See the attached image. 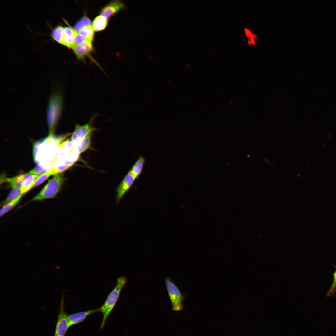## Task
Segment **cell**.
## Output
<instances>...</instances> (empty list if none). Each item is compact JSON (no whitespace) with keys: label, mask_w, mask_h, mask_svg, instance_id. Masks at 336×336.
Instances as JSON below:
<instances>
[{"label":"cell","mask_w":336,"mask_h":336,"mask_svg":"<svg viewBox=\"0 0 336 336\" xmlns=\"http://www.w3.org/2000/svg\"><path fill=\"white\" fill-rule=\"evenodd\" d=\"M127 280L124 276L118 278L114 287L108 296L102 306L100 307V312L103 314V319L100 325V329L104 326L109 315L113 310L118 301L121 291L126 285Z\"/></svg>","instance_id":"6da1fadb"},{"label":"cell","mask_w":336,"mask_h":336,"mask_svg":"<svg viewBox=\"0 0 336 336\" xmlns=\"http://www.w3.org/2000/svg\"><path fill=\"white\" fill-rule=\"evenodd\" d=\"M63 181V177L61 173L54 175L31 201H41L54 198L61 189Z\"/></svg>","instance_id":"7a4b0ae2"},{"label":"cell","mask_w":336,"mask_h":336,"mask_svg":"<svg viewBox=\"0 0 336 336\" xmlns=\"http://www.w3.org/2000/svg\"><path fill=\"white\" fill-rule=\"evenodd\" d=\"M62 99L61 96L56 94L51 97L48 103L47 118L50 135H52L62 111Z\"/></svg>","instance_id":"3957f363"},{"label":"cell","mask_w":336,"mask_h":336,"mask_svg":"<svg viewBox=\"0 0 336 336\" xmlns=\"http://www.w3.org/2000/svg\"><path fill=\"white\" fill-rule=\"evenodd\" d=\"M165 281L172 310L175 311L182 310L183 307V295L175 284L170 278H166Z\"/></svg>","instance_id":"277c9868"},{"label":"cell","mask_w":336,"mask_h":336,"mask_svg":"<svg viewBox=\"0 0 336 336\" xmlns=\"http://www.w3.org/2000/svg\"><path fill=\"white\" fill-rule=\"evenodd\" d=\"M64 295L63 293L54 336H65L70 327L68 319V315L64 309Z\"/></svg>","instance_id":"5b68a950"},{"label":"cell","mask_w":336,"mask_h":336,"mask_svg":"<svg viewBox=\"0 0 336 336\" xmlns=\"http://www.w3.org/2000/svg\"><path fill=\"white\" fill-rule=\"evenodd\" d=\"M95 117L96 116L95 115L92 117L88 123L84 125H81L77 124L75 125V130L72 133L71 138L74 145L78 143L87 135L96 130L93 126L92 124Z\"/></svg>","instance_id":"8992f818"},{"label":"cell","mask_w":336,"mask_h":336,"mask_svg":"<svg viewBox=\"0 0 336 336\" xmlns=\"http://www.w3.org/2000/svg\"><path fill=\"white\" fill-rule=\"evenodd\" d=\"M136 179L130 171L126 175L116 189L117 203L130 189Z\"/></svg>","instance_id":"52a82bcc"},{"label":"cell","mask_w":336,"mask_h":336,"mask_svg":"<svg viewBox=\"0 0 336 336\" xmlns=\"http://www.w3.org/2000/svg\"><path fill=\"white\" fill-rule=\"evenodd\" d=\"M125 7L124 4L119 0L112 1L102 8L100 14L107 18L114 15L120 10Z\"/></svg>","instance_id":"ba28073f"},{"label":"cell","mask_w":336,"mask_h":336,"mask_svg":"<svg viewBox=\"0 0 336 336\" xmlns=\"http://www.w3.org/2000/svg\"><path fill=\"white\" fill-rule=\"evenodd\" d=\"M92 41L87 40L79 45H74L72 48L78 59L84 61L86 56L93 50Z\"/></svg>","instance_id":"9c48e42d"},{"label":"cell","mask_w":336,"mask_h":336,"mask_svg":"<svg viewBox=\"0 0 336 336\" xmlns=\"http://www.w3.org/2000/svg\"><path fill=\"white\" fill-rule=\"evenodd\" d=\"M100 311V308L72 314L68 316L69 326L70 327L82 322L89 315Z\"/></svg>","instance_id":"30bf717a"},{"label":"cell","mask_w":336,"mask_h":336,"mask_svg":"<svg viewBox=\"0 0 336 336\" xmlns=\"http://www.w3.org/2000/svg\"><path fill=\"white\" fill-rule=\"evenodd\" d=\"M75 31L73 28L70 26L64 27L62 45L66 46L69 49L72 48L74 46L73 37Z\"/></svg>","instance_id":"8fae6325"},{"label":"cell","mask_w":336,"mask_h":336,"mask_svg":"<svg viewBox=\"0 0 336 336\" xmlns=\"http://www.w3.org/2000/svg\"><path fill=\"white\" fill-rule=\"evenodd\" d=\"M29 175V174L27 173L21 174L12 178L5 177L2 179V182L8 183L12 188L21 189L24 180Z\"/></svg>","instance_id":"7c38bea8"},{"label":"cell","mask_w":336,"mask_h":336,"mask_svg":"<svg viewBox=\"0 0 336 336\" xmlns=\"http://www.w3.org/2000/svg\"><path fill=\"white\" fill-rule=\"evenodd\" d=\"M92 133H89L78 143L74 145V150L80 154L89 149L91 146Z\"/></svg>","instance_id":"4fadbf2b"},{"label":"cell","mask_w":336,"mask_h":336,"mask_svg":"<svg viewBox=\"0 0 336 336\" xmlns=\"http://www.w3.org/2000/svg\"><path fill=\"white\" fill-rule=\"evenodd\" d=\"M145 159L142 156H140L133 165L131 170V172L136 179L138 178L141 174L144 166Z\"/></svg>","instance_id":"5bb4252c"},{"label":"cell","mask_w":336,"mask_h":336,"mask_svg":"<svg viewBox=\"0 0 336 336\" xmlns=\"http://www.w3.org/2000/svg\"><path fill=\"white\" fill-rule=\"evenodd\" d=\"M107 24V18L102 15H100L94 19L92 22V26L94 31L98 32L105 29Z\"/></svg>","instance_id":"9a60e30c"},{"label":"cell","mask_w":336,"mask_h":336,"mask_svg":"<svg viewBox=\"0 0 336 336\" xmlns=\"http://www.w3.org/2000/svg\"><path fill=\"white\" fill-rule=\"evenodd\" d=\"M40 175L29 174L24 180L22 186L21 188V193L23 195L28 192L32 188L34 183Z\"/></svg>","instance_id":"2e32d148"},{"label":"cell","mask_w":336,"mask_h":336,"mask_svg":"<svg viewBox=\"0 0 336 336\" xmlns=\"http://www.w3.org/2000/svg\"><path fill=\"white\" fill-rule=\"evenodd\" d=\"M63 28L64 27L61 25H58L52 29L51 33L52 39L61 44L63 35Z\"/></svg>","instance_id":"e0dca14e"},{"label":"cell","mask_w":336,"mask_h":336,"mask_svg":"<svg viewBox=\"0 0 336 336\" xmlns=\"http://www.w3.org/2000/svg\"><path fill=\"white\" fill-rule=\"evenodd\" d=\"M23 195H21L13 201L3 205L0 211V217L3 216L15 207L19 203Z\"/></svg>","instance_id":"ac0fdd59"},{"label":"cell","mask_w":336,"mask_h":336,"mask_svg":"<svg viewBox=\"0 0 336 336\" xmlns=\"http://www.w3.org/2000/svg\"><path fill=\"white\" fill-rule=\"evenodd\" d=\"M55 175V174L54 169L53 167L52 168L46 172L40 175L37 178L34 183L32 188L36 187L41 184L50 176Z\"/></svg>","instance_id":"d6986e66"},{"label":"cell","mask_w":336,"mask_h":336,"mask_svg":"<svg viewBox=\"0 0 336 336\" xmlns=\"http://www.w3.org/2000/svg\"><path fill=\"white\" fill-rule=\"evenodd\" d=\"M21 195V188H12L9 192L6 198L1 203V205L3 206L6 204L11 202L17 198Z\"/></svg>","instance_id":"ffe728a7"},{"label":"cell","mask_w":336,"mask_h":336,"mask_svg":"<svg viewBox=\"0 0 336 336\" xmlns=\"http://www.w3.org/2000/svg\"><path fill=\"white\" fill-rule=\"evenodd\" d=\"M91 21L86 16H84L78 20L75 24L73 29L77 32L79 31L83 28L90 26Z\"/></svg>","instance_id":"44dd1931"},{"label":"cell","mask_w":336,"mask_h":336,"mask_svg":"<svg viewBox=\"0 0 336 336\" xmlns=\"http://www.w3.org/2000/svg\"><path fill=\"white\" fill-rule=\"evenodd\" d=\"M94 30L92 26H86L78 31V33L86 40L92 42L94 36Z\"/></svg>","instance_id":"7402d4cb"},{"label":"cell","mask_w":336,"mask_h":336,"mask_svg":"<svg viewBox=\"0 0 336 336\" xmlns=\"http://www.w3.org/2000/svg\"><path fill=\"white\" fill-rule=\"evenodd\" d=\"M63 147L65 150L67 152L71 153L74 151V144L71 139L67 140L64 142Z\"/></svg>","instance_id":"603a6c76"},{"label":"cell","mask_w":336,"mask_h":336,"mask_svg":"<svg viewBox=\"0 0 336 336\" xmlns=\"http://www.w3.org/2000/svg\"><path fill=\"white\" fill-rule=\"evenodd\" d=\"M86 40V39L85 38L81 35L78 32L75 30L73 37L74 46L81 44L83 43Z\"/></svg>","instance_id":"cb8c5ba5"},{"label":"cell","mask_w":336,"mask_h":336,"mask_svg":"<svg viewBox=\"0 0 336 336\" xmlns=\"http://www.w3.org/2000/svg\"><path fill=\"white\" fill-rule=\"evenodd\" d=\"M245 31L246 35L248 38V43L249 44H255V40L256 39L257 37L249 29L245 28Z\"/></svg>","instance_id":"d4e9b609"},{"label":"cell","mask_w":336,"mask_h":336,"mask_svg":"<svg viewBox=\"0 0 336 336\" xmlns=\"http://www.w3.org/2000/svg\"><path fill=\"white\" fill-rule=\"evenodd\" d=\"M46 172V170L38 165L29 171L28 173L32 175H40Z\"/></svg>","instance_id":"484cf974"},{"label":"cell","mask_w":336,"mask_h":336,"mask_svg":"<svg viewBox=\"0 0 336 336\" xmlns=\"http://www.w3.org/2000/svg\"><path fill=\"white\" fill-rule=\"evenodd\" d=\"M336 287V270L334 274V281L329 291V294L333 292Z\"/></svg>","instance_id":"4316f807"}]
</instances>
